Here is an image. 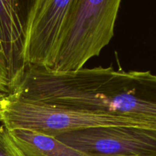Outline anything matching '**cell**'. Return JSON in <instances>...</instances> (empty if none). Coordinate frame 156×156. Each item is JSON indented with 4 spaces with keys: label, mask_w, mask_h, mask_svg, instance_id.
<instances>
[{
    "label": "cell",
    "mask_w": 156,
    "mask_h": 156,
    "mask_svg": "<svg viewBox=\"0 0 156 156\" xmlns=\"http://www.w3.org/2000/svg\"><path fill=\"white\" fill-rule=\"evenodd\" d=\"M9 94L33 103L137 117L156 125V76L150 71L99 66L59 73L28 66Z\"/></svg>",
    "instance_id": "cell-1"
},
{
    "label": "cell",
    "mask_w": 156,
    "mask_h": 156,
    "mask_svg": "<svg viewBox=\"0 0 156 156\" xmlns=\"http://www.w3.org/2000/svg\"><path fill=\"white\" fill-rule=\"evenodd\" d=\"M120 0H73L56 62L51 70L71 73L100 55L114 36Z\"/></svg>",
    "instance_id": "cell-2"
},
{
    "label": "cell",
    "mask_w": 156,
    "mask_h": 156,
    "mask_svg": "<svg viewBox=\"0 0 156 156\" xmlns=\"http://www.w3.org/2000/svg\"><path fill=\"white\" fill-rule=\"evenodd\" d=\"M0 123L6 129H30L53 136L91 128L156 126L137 117L33 103L11 94L5 95L0 107Z\"/></svg>",
    "instance_id": "cell-3"
},
{
    "label": "cell",
    "mask_w": 156,
    "mask_h": 156,
    "mask_svg": "<svg viewBox=\"0 0 156 156\" xmlns=\"http://www.w3.org/2000/svg\"><path fill=\"white\" fill-rule=\"evenodd\" d=\"M73 0H35L25 21L24 59L28 66L51 69L56 62Z\"/></svg>",
    "instance_id": "cell-4"
},
{
    "label": "cell",
    "mask_w": 156,
    "mask_h": 156,
    "mask_svg": "<svg viewBox=\"0 0 156 156\" xmlns=\"http://www.w3.org/2000/svg\"><path fill=\"white\" fill-rule=\"evenodd\" d=\"M56 137L87 156H156V126L91 128Z\"/></svg>",
    "instance_id": "cell-5"
},
{
    "label": "cell",
    "mask_w": 156,
    "mask_h": 156,
    "mask_svg": "<svg viewBox=\"0 0 156 156\" xmlns=\"http://www.w3.org/2000/svg\"><path fill=\"white\" fill-rule=\"evenodd\" d=\"M26 15L19 1L0 0V44L7 65L9 94L18 88L27 69L24 59Z\"/></svg>",
    "instance_id": "cell-6"
},
{
    "label": "cell",
    "mask_w": 156,
    "mask_h": 156,
    "mask_svg": "<svg viewBox=\"0 0 156 156\" xmlns=\"http://www.w3.org/2000/svg\"><path fill=\"white\" fill-rule=\"evenodd\" d=\"M6 130L23 156H87L56 136L44 133L30 129Z\"/></svg>",
    "instance_id": "cell-7"
},
{
    "label": "cell",
    "mask_w": 156,
    "mask_h": 156,
    "mask_svg": "<svg viewBox=\"0 0 156 156\" xmlns=\"http://www.w3.org/2000/svg\"><path fill=\"white\" fill-rule=\"evenodd\" d=\"M0 156H23L11 140L7 130L0 123Z\"/></svg>",
    "instance_id": "cell-8"
},
{
    "label": "cell",
    "mask_w": 156,
    "mask_h": 156,
    "mask_svg": "<svg viewBox=\"0 0 156 156\" xmlns=\"http://www.w3.org/2000/svg\"><path fill=\"white\" fill-rule=\"evenodd\" d=\"M0 93L9 94V80H8V70L5 58L0 44Z\"/></svg>",
    "instance_id": "cell-9"
},
{
    "label": "cell",
    "mask_w": 156,
    "mask_h": 156,
    "mask_svg": "<svg viewBox=\"0 0 156 156\" xmlns=\"http://www.w3.org/2000/svg\"><path fill=\"white\" fill-rule=\"evenodd\" d=\"M5 95H6V94H2V93H0V107H1L2 103V101L4 100Z\"/></svg>",
    "instance_id": "cell-10"
}]
</instances>
